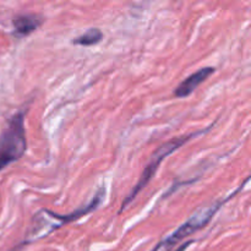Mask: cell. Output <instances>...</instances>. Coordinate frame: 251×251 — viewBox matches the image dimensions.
<instances>
[{
  "instance_id": "cell-7",
  "label": "cell",
  "mask_w": 251,
  "mask_h": 251,
  "mask_svg": "<svg viewBox=\"0 0 251 251\" xmlns=\"http://www.w3.org/2000/svg\"><path fill=\"white\" fill-rule=\"evenodd\" d=\"M194 243H195V242H194V240H189V242L184 243L183 245H180V247H179L178 249H176V250H174V251H185L186 249H188L189 247H190L191 244H194Z\"/></svg>"
},
{
  "instance_id": "cell-5",
  "label": "cell",
  "mask_w": 251,
  "mask_h": 251,
  "mask_svg": "<svg viewBox=\"0 0 251 251\" xmlns=\"http://www.w3.org/2000/svg\"><path fill=\"white\" fill-rule=\"evenodd\" d=\"M43 24V17L38 14L17 15L12 20L14 31L17 37H27L39 28Z\"/></svg>"
},
{
  "instance_id": "cell-1",
  "label": "cell",
  "mask_w": 251,
  "mask_h": 251,
  "mask_svg": "<svg viewBox=\"0 0 251 251\" xmlns=\"http://www.w3.org/2000/svg\"><path fill=\"white\" fill-rule=\"evenodd\" d=\"M213 125L215 124L210 125V126L206 127V129H201V130H198V131H195V132H191V134L183 135V136H178V137H173V139L168 140V141H166L164 144H162L161 146H159L158 149H157L156 151L152 153L151 159H150V162L147 163V166L145 167L144 172H142L141 176H140L139 181L135 184V186L131 189V191H130V193L127 194V196H125V199L123 200L122 206H120L119 213H122L123 211L126 210L127 206H129L130 203H131L132 201L136 199V196L139 195V194L141 193L145 188H146L147 184L152 180V178L154 176V174L157 173V171H158V168H159V166H161L162 162H163L164 159L169 156V154H172L173 152H176V150L180 149L183 145H185L186 142L190 141L191 139H195V137L201 136V135L208 132L211 129H212Z\"/></svg>"
},
{
  "instance_id": "cell-6",
  "label": "cell",
  "mask_w": 251,
  "mask_h": 251,
  "mask_svg": "<svg viewBox=\"0 0 251 251\" xmlns=\"http://www.w3.org/2000/svg\"><path fill=\"white\" fill-rule=\"evenodd\" d=\"M103 32L100 28H88L85 33H82L81 36L76 37L73 39V43L76 46H82V47H92L96 44L100 43L103 41Z\"/></svg>"
},
{
  "instance_id": "cell-4",
  "label": "cell",
  "mask_w": 251,
  "mask_h": 251,
  "mask_svg": "<svg viewBox=\"0 0 251 251\" xmlns=\"http://www.w3.org/2000/svg\"><path fill=\"white\" fill-rule=\"evenodd\" d=\"M216 71V69L213 66H205V68L199 69L198 71L193 73L191 75H189L188 77L184 81H181L178 86H176V91H174V96L176 98H186L191 95L193 92H195L196 88L201 85L202 82H205L211 75Z\"/></svg>"
},
{
  "instance_id": "cell-3",
  "label": "cell",
  "mask_w": 251,
  "mask_h": 251,
  "mask_svg": "<svg viewBox=\"0 0 251 251\" xmlns=\"http://www.w3.org/2000/svg\"><path fill=\"white\" fill-rule=\"evenodd\" d=\"M27 109L15 113L0 135V172L24 157L27 151L25 117Z\"/></svg>"
},
{
  "instance_id": "cell-2",
  "label": "cell",
  "mask_w": 251,
  "mask_h": 251,
  "mask_svg": "<svg viewBox=\"0 0 251 251\" xmlns=\"http://www.w3.org/2000/svg\"><path fill=\"white\" fill-rule=\"evenodd\" d=\"M248 180H249V178L245 179L244 183H243L240 186H238L237 190L233 191L232 194H229V195H228L226 199H223V200L216 201V202L211 203V205H208V206H206V207H202V208H200V210L196 211V212L194 213L190 218H188V220H186L185 222L180 226V227L176 228V229L174 230L172 234H169L168 237L164 238L162 242H159L158 244H157V247L153 248L151 251L171 250L172 248L176 247L179 243H181L183 240H185L186 238L190 237V235H193L194 233L199 232V230L202 229L203 227H206V226L210 223V221L215 217L216 213H217L218 211L222 208V206L225 205L226 202H228L230 199L234 198V195H237V194L242 190L243 186L248 183Z\"/></svg>"
}]
</instances>
